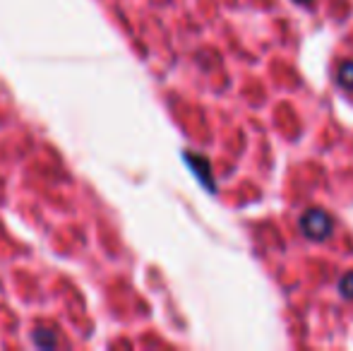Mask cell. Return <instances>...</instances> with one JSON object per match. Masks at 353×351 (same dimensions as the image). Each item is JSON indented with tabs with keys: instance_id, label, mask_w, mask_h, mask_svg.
Returning a JSON list of instances; mask_svg holds the SVG:
<instances>
[{
	"instance_id": "obj_5",
	"label": "cell",
	"mask_w": 353,
	"mask_h": 351,
	"mask_svg": "<svg viewBox=\"0 0 353 351\" xmlns=\"http://www.w3.org/2000/svg\"><path fill=\"white\" fill-rule=\"evenodd\" d=\"M336 289H339V294L344 296V299L353 301V272H346V274L341 277Z\"/></svg>"
},
{
	"instance_id": "obj_4",
	"label": "cell",
	"mask_w": 353,
	"mask_h": 351,
	"mask_svg": "<svg viewBox=\"0 0 353 351\" xmlns=\"http://www.w3.org/2000/svg\"><path fill=\"white\" fill-rule=\"evenodd\" d=\"M336 82H339V87L344 89H353V61H344L339 68H336Z\"/></svg>"
},
{
	"instance_id": "obj_1",
	"label": "cell",
	"mask_w": 353,
	"mask_h": 351,
	"mask_svg": "<svg viewBox=\"0 0 353 351\" xmlns=\"http://www.w3.org/2000/svg\"><path fill=\"white\" fill-rule=\"evenodd\" d=\"M301 231L307 241H327L334 231V219L330 217V212L310 207L301 217Z\"/></svg>"
},
{
	"instance_id": "obj_6",
	"label": "cell",
	"mask_w": 353,
	"mask_h": 351,
	"mask_svg": "<svg viewBox=\"0 0 353 351\" xmlns=\"http://www.w3.org/2000/svg\"><path fill=\"white\" fill-rule=\"evenodd\" d=\"M293 3H298V5H307V3H312V0H293Z\"/></svg>"
},
{
	"instance_id": "obj_2",
	"label": "cell",
	"mask_w": 353,
	"mask_h": 351,
	"mask_svg": "<svg viewBox=\"0 0 353 351\" xmlns=\"http://www.w3.org/2000/svg\"><path fill=\"white\" fill-rule=\"evenodd\" d=\"M185 161H188V166H190L192 171H195V176L200 178V183L202 185H207V190L214 192L216 190V185H214V181H212V166H210V161L205 159V157H200V154H190V152H185Z\"/></svg>"
},
{
	"instance_id": "obj_3",
	"label": "cell",
	"mask_w": 353,
	"mask_h": 351,
	"mask_svg": "<svg viewBox=\"0 0 353 351\" xmlns=\"http://www.w3.org/2000/svg\"><path fill=\"white\" fill-rule=\"evenodd\" d=\"M32 342H34V347H39V349H53L58 344V337H56V332H53V330L37 328L32 332Z\"/></svg>"
}]
</instances>
